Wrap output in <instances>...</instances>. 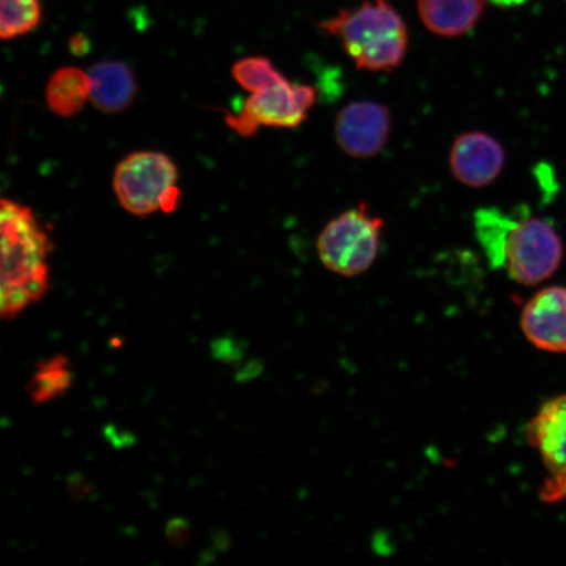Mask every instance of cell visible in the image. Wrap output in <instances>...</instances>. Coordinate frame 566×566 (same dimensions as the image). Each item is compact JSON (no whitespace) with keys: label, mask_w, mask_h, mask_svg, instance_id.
<instances>
[{"label":"cell","mask_w":566,"mask_h":566,"mask_svg":"<svg viewBox=\"0 0 566 566\" xmlns=\"http://www.w3.org/2000/svg\"><path fill=\"white\" fill-rule=\"evenodd\" d=\"M495 6L504 7V9H512V7H520L528 2V0H490Z\"/></svg>","instance_id":"obj_19"},{"label":"cell","mask_w":566,"mask_h":566,"mask_svg":"<svg viewBox=\"0 0 566 566\" xmlns=\"http://www.w3.org/2000/svg\"><path fill=\"white\" fill-rule=\"evenodd\" d=\"M91 81L86 71L77 67H62L49 77L45 97L49 108L56 116L74 117L90 101Z\"/></svg>","instance_id":"obj_13"},{"label":"cell","mask_w":566,"mask_h":566,"mask_svg":"<svg viewBox=\"0 0 566 566\" xmlns=\"http://www.w3.org/2000/svg\"><path fill=\"white\" fill-rule=\"evenodd\" d=\"M70 51L74 55H86L90 51V42L83 34H75L69 42Z\"/></svg>","instance_id":"obj_18"},{"label":"cell","mask_w":566,"mask_h":566,"mask_svg":"<svg viewBox=\"0 0 566 566\" xmlns=\"http://www.w3.org/2000/svg\"><path fill=\"white\" fill-rule=\"evenodd\" d=\"M563 258V239L554 224L523 210L505 247L504 266L512 280L523 286L539 285L557 272Z\"/></svg>","instance_id":"obj_5"},{"label":"cell","mask_w":566,"mask_h":566,"mask_svg":"<svg viewBox=\"0 0 566 566\" xmlns=\"http://www.w3.org/2000/svg\"><path fill=\"white\" fill-rule=\"evenodd\" d=\"M392 117L386 105L375 102H354L337 113L335 138L350 158L377 157L391 136Z\"/></svg>","instance_id":"obj_8"},{"label":"cell","mask_w":566,"mask_h":566,"mask_svg":"<svg viewBox=\"0 0 566 566\" xmlns=\"http://www.w3.org/2000/svg\"><path fill=\"white\" fill-rule=\"evenodd\" d=\"M73 385V370L65 357H53L44 360L34 371L28 386L31 399L35 405L60 398Z\"/></svg>","instance_id":"obj_15"},{"label":"cell","mask_w":566,"mask_h":566,"mask_svg":"<svg viewBox=\"0 0 566 566\" xmlns=\"http://www.w3.org/2000/svg\"><path fill=\"white\" fill-rule=\"evenodd\" d=\"M2 233V316L13 318L39 302L49 287V253L53 243L31 208L3 198L0 207Z\"/></svg>","instance_id":"obj_1"},{"label":"cell","mask_w":566,"mask_h":566,"mask_svg":"<svg viewBox=\"0 0 566 566\" xmlns=\"http://www.w3.org/2000/svg\"><path fill=\"white\" fill-rule=\"evenodd\" d=\"M316 97V88L308 84L281 82L252 94L242 111L226 117V123L242 137L254 136L260 126L294 129L306 122Z\"/></svg>","instance_id":"obj_6"},{"label":"cell","mask_w":566,"mask_h":566,"mask_svg":"<svg viewBox=\"0 0 566 566\" xmlns=\"http://www.w3.org/2000/svg\"><path fill=\"white\" fill-rule=\"evenodd\" d=\"M419 15L431 33L459 38L475 28L485 9V0H417Z\"/></svg>","instance_id":"obj_12"},{"label":"cell","mask_w":566,"mask_h":566,"mask_svg":"<svg viewBox=\"0 0 566 566\" xmlns=\"http://www.w3.org/2000/svg\"><path fill=\"white\" fill-rule=\"evenodd\" d=\"M91 81L90 102L104 113L123 112L138 94L133 70L122 61H103L87 71Z\"/></svg>","instance_id":"obj_11"},{"label":"cell","mask_w":566,"mask_h":566,"mask_svg":"<svg viewBox=\"0 0 566 566\" xmlns=\"http://www.w3.org/2000/svg\"><path fill=\"white\" fill-rule=\"evenodd\" d=\"M231 74L239 86L251 94L287 81L271 60L258 55L245 56L233 63Z\"/></svg>","instance_id":"obj_17"},{"label":"cell","mask_w":566,"mask_h":566,"mask_svg":"<svg viewBox=\"0 0 566 566\" xmlns=\"http://www.w3.org/2000/svg\"><path fill=\"white\" fill-rule=\"evenodd\" d=\"M522 212L523 210L505 212L495 208H484L476 212V238L492 268L504 266L507 238Z\"/></svg>","instance_id":"obj_14"},{"label":"cell","mask_w":566,"mask_h":566,"mask_svg":"<svg viewBox=\"0 0 566 566\" xmlns=\"http://www.w3.org/2000/svg\"><path fill=\"white\" fill-rule=\"evenodd\" d=\"M526 438L547 472L539 490L542 501L560 504L566 500V394L543 402L527 424Z\"/></svg>","instance_id":"obj_7"},{"label":"cell","mask_w":566,"mask_h":566,"mask_svg":"<svg viewBox=\"0 0 566 566\" xmlns=\"http://www.w3.org/2000/svg\"><path fill=\"white\" fill-rule=\"evenodd\" d=\"M384 219L374 216L369 205L342 212L325 226L317 237L316 251L329 272L344 277H356L377 260Z\"/></svg>","instance_id":"obj_3"},{"label":"cell","mask_w":566,"mask_h":566,"mask_svg":"<svg viewBox=\"0 0 566 566\" xmlns=\"http://www.w3.org/2000/svg\"><path fill=\"white\" fill-rule=\"evenodd\" d=\"M521 328L535 348L566 353V287L549 286L537 292L523 307Z\"/></svg>","instance_id":"obj_10"},{"label":"cell","mask_w":566,"mask_h":566,"mask_svg":"<svg viewBox=\"0 0 566 566\" xmlns=\"http://www.w3.org/2000/svg\"><path fill=\"white\" fill-rule=\"evenodd\" d=\"M336 35L359 70L388 73L398 69L408 52V30L389 0H364L318 24Z\"/></svg>","instance_id":"obj_2"},{"label":"cell","mask_w":566,"mask_h":566,"mask_svg":"<svg viewBox=\"0 0 566 566\" xmlns=\"http://www.w3.org/2000/svg\"><path fill=\"white\" fill-rule=\"evenodd\" d=\"M505 148L485 132H467L452 144L450 168L455 180L470 188L490 187L505 167Z\"/></svg>","instance_id":"obj_9"},{"label":"cell","mask_w":566,"mask_h":566,"mask_svg":"<svg viewBox=\"0 0 566 566\" xmlns=\"http://www.w3.org/2000/svg\"><path fill=\"white\" fill-rule=\"evenodd\" d=\"M179 171L174 160L159 151L127 155L116 167L113 189L122 207L133 216L147 217L179 205Z\"/></svg>","instance_id":"obj_4"},{"label":"cell","mask_w":566,"mask_h":566,"mask_svg":"<svg viewBox=\"0 0 566 566\" xmlns=\"http://www.w3.org/2000/svg\"><path fill=\"white\" fill-rule=\"evenodd\" d=\"M40 0H0V38L15 40L41 23Z\"/></svg>","instance_id":"obj_16"}]
</instances>
